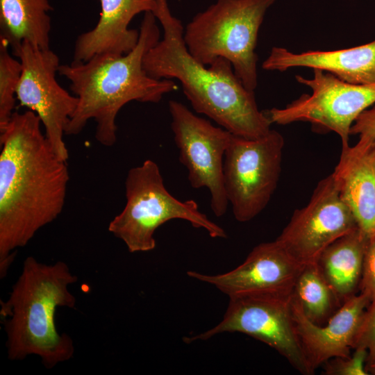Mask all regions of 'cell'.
I'll list each match as a JSON object with an SVG mask.
<instances>
[{"label": "cell", "instance_id": "1", "mask_svg": "<svg viewBox=\"0 0 375 375\" xmlns=\"http://www.w3.org/2000/svg\"><path fill=\"white\" fill-rule=\"evenodd\" d=\"M33 111H15L0 130V278L16 251L62 211L69 179Z\"/></svg>", "mask_w": 375, "mask_h": 375}, {"label": "cell", "instance_id": "2", "mask_svg": "<svg viewBox=\"0 0 375 375\" xmlns=\"http://www.w3.org/2000/svg\"><path fill=\"white\" fill-rule=\"evenodd\" d=\"M152 13L163 35L143 58L147 74L179 81L195 112L230 133L247 139L266 135L272 123L264 110H259L254 91L243 85L230 61L217 58L208 67L198 62L185 46L183 26L172 15L167 0H159Z\"/></svg>", "mask_w": 375, "mask_h": 375}, {"label": "cell", "instance_id": "3", "mask_svg": "<svg viewBox=\"0 0 375 375\" xmlns=\"http://www.w3.org/2000/svg\"><path fill=\"white\" fill-rule=\"evenodd\" d=\"M156 19L151 12H144L138 42L126 54L96 55L85 62L60 65L58 73L69 81L78 98L65 135L80 133L93 119L96 140L111 147L117 140L116 117L124 105L132 101L158 103L178 88L172 79L152 78L143 67L145 54L160 40Z\"/></svg>", "mask_w": 375, "mask_h": 375}, {"label": "cell", "instance_id": "4", "mask_svg": "<svg viewBox=\"0 0 375 375\" xmlns=\"http://www.w3.org/2000/svg\"><path fill=\"white\" fill-rule=\"evenodd\" d=\"M77 281V276L63 261L47 265L33 256L24 260L8 298L1 301L0 314L10 360L34 355L49 369L74 356V342L67 333L58 332L55 317L60 307L75 308L76 299L69 287Z\"/></svg>", "mask_w": 375, "mask_h": 375}, {"label": "cell", "instance_id": "5", "mask_svg": "<svg viewBox=\"0 0 375 375\" xmlns=\"http://www.w3.org/2000/svg\"><path fill=\"white\" fill-rule=\"evenodd\" d=\"M277 0H217L186 26L189 53L205 66L227 59L243 85L257 87L258 34L267 10Z\"/></svg>", "mask_w": 375, "mask_h": 375}, {"label": "cell", "instance_id": "6", "mask_svg": "<svg viewBox=\"0 0 375 375\" xmlns=\"http://www.w3.org/2000/svg\"><path fill=\"white\" fill-rule=\"evenodd\" d=\"M126 204L109 223L110 233L121 240L131 253L155 249L156 231L175 219L205 229L212 238H226V231L199 210L192 199L181 201L165 188L158 165L152 160L131 168L125 181Z\"/></svg>", "mask_w": 375, "mask_h": 375}, {"label": "cell", "instance_id": "7", "mask_svg": "<svg viewBox=\"0 0 375 375\" xmlns=\"http://www.w3.org/2000/svg\"><path fill=\"white\" fill-rule=\"evenodd\" d=\"M284 144L283 135L273 129L258 139L232 133L224 159V185L237 221H251L269 203L280 178Z\"/></svg>", "mask_w": 375, "mask_h": 375}, {"label": "cell", "instance_id": "8", "mask_svg": "<svg viewBox=\"0 0 375 375\" xmlns=\"http://www.w3.org/2000/svg\"><path fill=\"white\" fill-rule=\"evenodd\" d=\"M291 297L269 293L229 297L220 322L184 340L191 343L223 333H243L273 348L301 374L311 375L293 319Z\"/></svg>", "mask_w": 375, "mask_h": 375}, {"label": "cell", "instance_id": "9", "mask_svg": "<svg viewBox=\"0 0 375 375\" xmlns=\"http://www.w3.org/2000/svg\"><path fill=\"white\" fill-rule=\"evenodd\" d=\"M299 83L312 90L283 108L264 110L272 124L286 125L307 122L316 128L337 133L342 147L349 145L351 127L359 115L375 103V84L347 83L333 74L313 69V77L295 76Z\"/></svg>", "mask_w": 375, "mask_h": 375}, {"label": "cell", "instance_id": "10", "mask_svg": "<svg viewBox=\"0 0 375 375\" xmlns=\"http://www.w3.org/2000/svg\"><path fill=\"white\" fill-rule=\"evenodd\" d=\"M168 105L179 161L188 169L190 184L194 189L207 188L212 212L222 217L228 206L224 185V159L232 133L194 115L177 101L170 100Z\"/></svg>", "mask_w": 375, "mask_h": 375}, {"label": "cell", "instance_id": "11", "mask_svg": "<svg viewBox=\"0 0 375 375\" xmlns=\"http://www.w3.org/2000/svg\"><path fill=\"white\" fill-rule=\"evenodd\" d=\"M22 65L16 97L20 106L34 112L44 128L54 151L63 160L69 153L63 137L78 103V98L56 80L60 60L50 49H42L24 42L12 50Z\"/></svg>", "mask_w": 375, "mask_h": 375}, {"label": "cell", "instance_id": "12", "mask_svg": "<svg viewBox=\"0 0 375 375\" xmlns=\"http://www.w3.org/2000/svg\"><path fill=\"white\" fill-rule=\"evenodd\" d=\"M358 227L330 174L317 183L306 206L294 210L276 240L305 266L315 264L327 247Z\"/></svg>", "mask_w": 375, "mask_h": 375}, {"label": "cell", "instance_id": "13", "mask_svg": "<svg viewBox=\"0 0 375 375\" xmlns=\"http://www.w3.org/2000/svg\"><path fill=\"white\" fill-rule=\"evenodd\" d=\"M303 267L275 240L256 246L231 271L215 275L188 271L187 274L213 285L228 297L260 293L290 297Z\"/></svg>", "mask_w": 375, "mask_h": 375}, {"label": "cell", "instance_id": "14", "mask_svg": "<svg viewBox=\"0 0 375 375\" xmlns=\"http://www.w3.org/2000/svg\"><path fill=\"white\" fill-rule=\"evenodd\" d=\"M369 303L368 297L360 292L345 301L326 324L319 326L306 318L292 295L293 319L312 374L317 368L328 360L350 355L363 315Z\"/></svg>", "mask_w": 375, "mask_h": 375}, {"label": "cell", "instance_id": "15", "mask_svg": "<svg viewBox=\"0 0 375 375\" xmlns=\"http://www.w3.org/2000/svg\"><path fill=\"white\" fill-rule=\"evenodd\" d=\"M359 138L354 146L342 147L331 174L340 198L370 239L375 237V142Z\"/></svg>", "mask_w": 375, "mask_h": 375}, {"label": "cell", "instance_id": "16", "mask_svg": "<svg viewBox=\"0 0 375 375\" xmlns=\"http://www.w3.org/2000/svg\"><path fill=\"white\" fill-rule=\"evenodd\" d=\"M100 17L91 30L76 40L73 62H85L100 54L124 55L138 44L140 31L129 28L140 12H153L159 0H99Z\"/></svg>", "mask_w": 375, "mask_h": 375}, {"label": "cell", "instance_id": "17", "mask_svg": "<svg viewBox=\"0 0 375 375\" xmlns=\"http://www.w3.org/2000/svg\"><path fill=\"white\" fill-rule=\"evenodd\" d=\"M262 67L265 70L280 72L299 67L319 69L349 83L373 85L375 84V40L349 49L299 53L274 47Z\"/></svg>", "mask_w": 375, "mask_h": 375}, {"label": "cell", "instance_id": "18", "mask_svg": "<svg viewBox=\"0 0 375 375\" xmlns=\"http://www.w3.org/2000/svg\"><path fill=\"white\" fill-rule=\"evenodd\" d=\"M369 240L358 227L327 247L315 263L342 304L360 291Z\"/></svg>", "mask_w": 375, "mask_h": 375}, {"label": "cell", "instance_id": "19", "mask_svg": "<svg viewBox=\"0 0 375 375\" xmlns=\"http://www.w3.org/2000/svg\"><path fill=\"white\" fill-rule=\"evenodd\" d=\"M52 9L49 0H0V41L12 50L24 42L50 49Z\"/></svg>", "mask_w": 375, "mask_h": 375}, {"label": "cell", "instance_id": "20", "mask_svg": "<svg viewBox=\"0 0 375 375\" xmlns=\"http://www.w3.org/2000/svg\"><path fill=\"white\" fill-rule=\"evenodd\" d=\"M292 295L306 318L319 326L326 324L342 305L316 264L303 267Z\"/></svg>", "mask_w": 375, "mask_h": 375}, {"label": "cell", "instance_id": "21", "mask_svg": "<svg viewBox=\"0 0 375 375\" xmlns=\"http://www.w3.org/2000/svg\"><path fill=\"white\" fill-rule=\"evenodd\" d=\"M22 65L12 57L8 46L0 41V130L9 122L16 103V92L21 78Z\"/></svg>", "mask_w": 375, "mask_h": 375}, {"label": "cell", "instance_id": "22", "mask_svg": "<svg viewBox=\"0 0 375 375\" xmlns=\"http://www.w3.org/2000/svg\"><path fill=\"white\" fill-rule=\"evenodd\" d=\"M352 356L333 358L324 365L326 375H367L366 363L368 351L364 349H355Z\"/></svg>", "mask_w": 375, "mask_h": 375}, {"label": "cell", "instance_id": "23", "mask_svg": "<svg viewBox=\"0 0 375 375\" xmlns=\"http://www.w3.org/2000/svg\"><path fill=\"white\" fill-rule=\"evenodd\" d=\"M355 349L368 351L367 362L375 358V304H369L365 312L353 344Z\"/></svg>", "mask_w": 375, "mask_h": 375}, {"label": "cell", "instance_id": "24", "mask_svg": "<svg viewBox=\"0 0 375 375\" xmlns=\"http://www.w3.org/2000/svg\"><path fill=\"white\" fill-rule=\"evenodd\" d=\"M360 292L368 297L369 304H375V237L369 240L360 284Z\"/></svg>", "mask_w": 375, "mask_h": 375}, {"label": "cell", "instance_id": "25", "mask_svg": "<svg viewBox=\"0 0 375 375\" xmlns=\"http://www.w3.org/2000/svg\"><path fill=\"white\" fill-rule=\"evenodd\" d=\"M350 135L367 137L375 142V106L359 115L351 127Z\"/></svg>", "mask_w": 375, "mask_h": 375}, {"label": "cell", "instance_id": "26", "mask_svg": "<svg viewBox=\"0 0 375 375\" xmlns=\"http://www.w3.org/2000/svg\"><path fill=\"white\" fill-rule=\"evenodd\" d=\"M365 367L369 374L375 375V358L367 362Z\"/></svg>", "mask_w": 375, "mask_h": 375}]
</instances>
